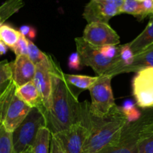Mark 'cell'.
<instances>
[{
    "label": "cell",
    "instance_id": "6",
    "mask_svg": "<svg viewBox=\"0 0 153 153\" xmlns=\"http://www.w3.org/2000/svg\"><path fill=\"white\" fill-rule=\"evenodd\" d=\"M112 79L111 76H98L97 82L90 88V111L94 116H105L116 105L111 88Z\"/></svg>",
    "mask_w": 153,
    "mask_h": 153
},
{
    "label": "cell",
    "instance_id": "17",
    "mask_svg": "<svg viewBox=\"0 0 153 153\" xmlns=\"http://www.w3.org/2000/svg\"><path fill=\"white\" fill-rule=\"evenodd\" d=\"M146 67L153 68V44L145 49L137 55H134V62L129 67H125L122 73L139 71Z\"/></svg>",
    "mask_w": 153,
    "mask_h": 153
},
{
    "label": "cell",
    "instance_id": "16",
    "mask_svg": "<svg viewBox=\"0 0 153 153\" xmlns=\"http://www.w3.org/2000/svg\"><path fill=\"white\" fill-rule=\"evenodd\" d=\"M128 44L134 55L153 44V15H150L149 22L143 31Z\"/></svg>",
    "mask_w": 153,
    "mask_h": 153
},
{
    "label": "cell",
    "instance_id": "29",
    "mask_svg": "<svg viewBox=\"0 0 153 153\" xmlns=\"http://www.w3.org/2000/svg\"><path fill=\"white\" fill-rule=\"evenodd\" d=\"M100 51L102 55L108 59H114L120 55V46L115 45H108L100 48Z\"/></svg>",
    "mask_w": 153,
    "mask_h": 153
},
{
    "label": "cell",
    "instance_id": "9",
    "mask_svg": "<svg viewBox=\"0 0 153 153\" xmlns=\"http://www.w3.org/2000/svg\"><path fill=\"white\" fill-rule=\"evenodd\" d=\"M136 104L143 109L153 107V68L146 67L137 72L131 82Z\"/></svg>",
    "mask_w": 153,
    "mask_h": 153
},
{
    "label": "cell",
    "instance_id": "18",
    "mask_svg": "<svg viewBox=\"0 0 153 153\" xmlns=\"http://www.w3.org/2000/svg\"><path fill=\"white\" fill-rule=\"evenodd\" d=\"M64 78L66 81L71 85L73 88H76L80 91L90 90L94 83L97 82L98 76H88L83 75H70L64 74Z\"/></svg>",
    "mask_w": 153,
    "mask_h": 153
},
{
    "label": "cell",
    "instance_id": "36",
    "mask_svg": "<svg viewBox=\"0 0 153 153\" xmlns=\"http://www.w3.org/2000/svg\"><path fill=\"white\" fill-rule=\"evenodd\" d=\"M1 25H2V23H1V22H0V26H1Z\"/></svg>",
    "mask_w": 153,
    "mask_h": 153
},
{
    "label": "cell",
    "instance_id": "33",
    "mask_svg": "<svg viewBox=\"0 0 153 153\" xmlns=\"http://www.w3.org/2000/svg\"><path fill=\"white\" fill-rule=\"evenodd\" d=\"M8 47L5 45V43L0 40V55H4L7 53Z\"/></svg>",
    "mask_w": 153,
    "mask_h": 153
},
{
    "label": "cell",
    "instance_id": "3",
    "mask_svg": "<svg viewBox=\"0 0 153 153\" xmlns=\"http://www.w3.org/2000/svg\"><path fill=\"white\" fill-rule=\"evenodd\" d=\"M75 41L82 65L91 67L98 76H111L114 77L121 74L124 65L120 55L114 59H108L102 55L100 48L89 44L82 37H76Z\"/></svg>",
    "mask_w": 153,
    "mask_h": 153
},
{
    "label": "cell",
    "instance_id": "28",
    "mask_svg": "<svg viewBox=\"0 0 153 153\" xmlns=\"http://www.w3.org/2000/svg\"><path fill=\"white\" fill-rule=\"evenodd\" d=\"M28 39H27V37L21 34L18 42L13 48H11V50L14 52L16 56L28 55Z\"/></svg>",
    "mask_w": 153,
    "mask_h": 153
},
{
    "label": "cell",
    "instance_id": "31",
    "mask_svg": "<svg viewBox=\"0 0 153 153\" xmlns=\"http://www.w3.org/2000/svg\"><path fill=\"white\" fill-rule=\"evenodd\" d=\"M50 153H67L64 150L60 140L55 135H52V138H51Z\"/></svg>",
    "mask_w": 153,
    "mask_h": 153
},
{
    "label": "cell",
    "instance_id": "20",
    "mask_svg": "<svg viewBox=\"0 0 153 153\" xmlns=\"http://www.w3.org/2000/svg\"><path fill=\"white\" fill-rule=\"evenodd\" d=\"M21 36V33L10 25L2 24L0 26V40L8 48H13Z\"/></svg>",
    "mask_w": 153,
    "mask_h": 153
},
{
    "label": "cell",
    "instance_id": "35",
    "mask_svg": "<svg viewBox=\"0 0 153 153\" xmlns=\"http://www.w3.org/2000/svg\"><path fill=\"white\" fill-rule=\"evenodd\" d=\"M137 1H140V2H142V1H144V0H137Z\"/></svg>",
    "mask_w": 153,
    "mask_h": 153
},
{
    "label": "cell",
    "instance_id": "27",
    "mask_svg": "<svg viewBox=\"0 0 153 153\" xmlns=\"http://www.w3.org/2000/svg\"><path fill=\"white\" fill-rule=\"evenodd\" d=\"M120 58L123 61V64L124 65L123 70L125 67H129L133 64L134 59V54L133 53L128 43L120 46ZM121 73H122V72H121Z\"/></svg>",
    "mask_w": 153,
    "mask_h": 153
},
{
    "label": "cell",
    "instance_id": "30",
    "mask_svg": "<svg viewBox=\"0 0 153 153\" xmlns=\"http://www.w3.org/2000/svg\"><path fill=\"white\" fill-rule=\"evenodd\" d=\"M68 66L70 69L72 70H79L82 67V61H81L80 56L77 52H73L69 56L68 58Z\"/></svg>",
    "mask_w": 153,
    "mask_h": 153
},
{
    "label": "cell",
    "instance_id": "7",
    "mask_svg": "<svg viewBox=\"0 0 153 153\" xmlns=\"http://www.w3.org/2000/svg\"><path fill=\"white\" fill-rule=\"evenodd\" d=\"M146 120V109L137 120L128 122L123 130L120 140L116 145L105 149L100 153H138L140 131Z\"/></svg>",
    "mask_w": 153,
    "mask_h": 153
},
{
    "label": "cell",
    "instance_id": "11",
    "mask_svg": "<svg viewBox=\"0 0 153 153\" xmlns=\"http://www.w3.org/2000/svg\"><path fill=\"white\" fill-rule=\"evenodd\" d=\"M53 62V58L50 56L48 62L36 65V73L33 80L41 97L46 111L50 109L52 105V70Z\"/></svg>",
    "mask_w": 153,
    "mask_h": 153
},
{
    "label": "cell",
    "instance_id": "5",
    "mask_svg": "<svg viewBox=\"0 0 153 153\" xmlns=\"http://www.w3.org/2000/svg\"><path fill=\"white\" fill-rule=\"evenodd\" d=\"M44 126H46V109L32 108L22 123L12 132L15 153H21L34 146L39 130Z\"/></svg>",
    "mask_w": 153,
    "mask_h": 153
},
{
    "label": "cell",
    "instance_id": "23",
    "mask_svg": "<svg viewBox=\"0 0 153 153\" xmlns=\"http://www.w3.org/2000/svg\"><path fill=\"white\" fill-rule=\"evenodd\" d=\"M12 81L10 62L7 60L0 61V95L7 89Z\"/></svg>",
    "mask_w": 153,
    "mask_h": 153
},
{
    "label": "cell",
    "instance_id": "22",
    "mask_svg": "<svg viewBox=\"0 0 153 153\" xmlns=\"http://www.w3.org/2000/svg\"><path fill=\"white\" fill-rule=\"evenodd\" d=\"M120 13L132 15L139 20L145 18L142 2L137 0H124L123 4L120 7Z\"/></svg>",
    "mask_w": 153,
    "mask_h": 153
},
{
    "label": "cell",
    "instance_id": "34",
    "mask_svg": "<svg viewBox=\"0 0 153 153\" xmlns=\"http://www.w3.org/2000/svg\"><path fill=\"white\" fill-rule=\"evenodd\" d=\"M21 153H34V151H33V146L29 147L28 149H27L26 150L24 151V152H22Z\"/></svg>",
    "mask_w": 153,
    "mask_h": 153
},
{
    "label": "cell",
    "instance_id": "2",
    "mask_svg": "<svg viewBox=\"0 0 153 153\" xmlns=\"http://www.w3.org/2000/svg\"><path fill=\"white\" fill-rule=\"evenodd\" d=\"M52 105L46 111V126L52 134H58L79 123L81 102L79 93L68 84L60 66L54 61L52 70Z\"/></svg>",
    "mask_w": 153,
    "mask_h": 153
},
{
    "label": "cell",
    "instance_id": "25",
    "mask_svg": "<svg viewBox=\"0 0 153 153\" xmlns=\"http://www.w3.org/2000/svg\"><path fill=\"white\" fill-rule=\"evenodd\" d=\"M0 153H15L12 141V133L0 124Z\"/></svg>",
    "mask_w": 153,
    "mask_h": 153
},
{
    "label": "cell",
    "instance_id": "1",
    "mask_svg": "<svg viewBox=\"0 0 153 153\" xmlns=\"http://www.w3.org/2000/svg\"><path fill=\"white\" fill-rule=\"evenodd\" d=\"M79 123L89 131L82 153H100L118 143L128 121L117 105L105 116L97 117L91 114L90 103L85 101L81 102Z\"/></svg>",
    "mask_w": 153,
    "mask_h": 153
},
{
    "label": "cell",
    "instance_id": "24",
    "mask_svg": "<svg viewBox=\"0 0 153 153\" xmlns=\"http://www.w3.org/2000/svg\"><path fill=\"white\" fill-rule=\"evenodd\" d=\"M28 57L35 65L48 62L50 59L49 55L40 50L38 47L30 40H28Z\"/></svg>",
    "mask_w": 153,
    "mask_h": 153
},
{
    "label": "cell",
    "instance_id": "19",
    "mask_svg": "<svg viewBox=\"0 0 153 153\" xmlns=\"http://www.w3.org/2000/svg\"><path fill=\"white\" fill-rule=\"evenodd\" d=\"M52 133L46 126L42 127L38 131L33 146L34 153H50Z\"/></svg>",
    "mask_w": 153,
    "mask_h": 153
},
{
    "label": "cell",
    "instance_id": "15",
    "mask_svg": "<svg viewBox=\"0 0 153 153\" xmlns=\"http://www.w3.org/2000/svg\"><path fill=\"white\" fill-rule=\"evenodd\" d=\"M16 95L31 108H45L41 97L33 81L28 82L19 88H16Z\"/></svg>",
    "mask_w": 153,
    "mask_h": 153
},
{
    "label": "cell",
    "instance_id": "26",
    "mask_svg": "<svg viewBox=\"0 0 153 153\" xmlns=\"http://www.w3.org/2000/svg\"><path fill=\"white\" fill-rule=\"evenodd\" d=\"M121 109L128 122L137 120L141 116L142 112L139 111L135 105L130 101L126 102L123 107H121Z\"/></svg>",
    "mask_w": 153,
    "mask_h": 153
},
{
    "label": "cell",
    "instance_id": "32",
    "mask_svg": "<svg viewBox=\"0 0 153 153\" xmlns=\"http://www.w3.org/2000/svg\"><path fill=\"white\" fill-rule=\"evenodd\" d=\"M19 31L22 35L25 36V37H28L29 39L35 38L37 35V31L35 28L30 25H22L19 28Z\"/></svg>",
    "mask_w": 153,
    "mask_h": 153
},
{
    "label": "cell",
    "instance_id": "37",
    "mask_svg": "<svg viewBox=\"0 0 153 153\" xmlns=\"http://www.w3.org/2000/svg\"><path fill=\"white\" fill-rule=\"evenodd\" d=\"M0 22H1V20H0ZM3 24V23H2Z\"/></svg>",
    "mask_w": 153,
    "mask_h": 153
},
{
    "label": "cell",
    "instance_id": "8",
    "mask_svg": "<svg viewBox=\"0 0 153 153\" xmlns=\"http://www.w3.org/2000/svg\"><path fill=\"white\" fill-rule=\"evenodd\" d=\"M124 0H91L85 6L83 18L88 23H108L113 16L120 14Z\"/></svg>",
    "mask_w": 153,
    "mask_h": 153
},
{
    "label": "cell",
    "instance_id": "12",
    "mask_svg": "<svg viewBox=\"0 0 153 153\" xmlns=\"http://www.w3.org/2000/svg\"><path fill=\"white\" fill-rule=\"evenodd\" d=\"M88 129L81 123L72 125L55 135L62 144L67 153H82L84 143L88 136Z\"/></svg>",
    "mask_w": 153,
    "mask_h": 153
},
{
    "label": "cell",
    "instance_id": "13",
    "mask_svg": "<svg viewBox=\"0 0 153 153\" xmlns=\"http://www.w3.org/2000/svg\"><path fill=\"white\" fill-rule=\"evenodd\" d=\"M12 80L16 88L34 80L36 65L29 59L28 55L16 56V59L10 62Z\"/></svg>",
    "mask_w": 153,
    "mask_h": 153
},
{
    "label": "cell",
    "instance_id": "21",
    "mask_svg": "<svg viewBox=\"0 0 153 153\" xmlns=\"http://www.w3.org/2000/svg\"><path fill=\"white\" fill-rule=\"evenodd\" d=\"M24 5L23 0H7L0 6V20L4 24L5 20L18 11Z\"/></svg>",
    "mask_w": 153,
    "mask_h": 153
},
{
    "label": "cell",
    "instance_id": "10",
    "mask_svg": "<svg viewBox=\"0 0 153 153\" xmlns=\"http://www.w3.org/2000/svg\"><path fill=\"white\" fill-rule=\"evenodd\" d=\"M82 37L87 43L97 48L108 45L117 46L120 42L117 33L108 23L103 22L88 23L84 30Z\"/></svg>",
    "mask_w": 153,
    "mask_h": 153
},
{
    "label": "cell",
    "instance_id": "4",
    "mask_svg": "<svg viewBox=\"0 0 153 153\" xmlns=\"http://www.w3.org/2000/svg\"><path fill=\"white\" fill-rule=\"evenodd\" d=\"M16 86L12 81L0 95V124L12 133L25 120L31 108L16 95Z\"/></svg>",
    "mask_w": 153,
    "mask_h": 153
},
{
    "label": "cell",
    "instance_id": "14",
    "mask_svg": "<svg viewBox=\"0 0 153 153\" xmlns=\"http://www.w3.org/2000/svg\"><path fill=\"white\" fill-rule=\"evenodd\" d=\"M146 120L140 131L138 153H153V107L146 109Z\"/></svg>",
    "mask_w": 153,
    "mask_h": 153
}]
</instances>
